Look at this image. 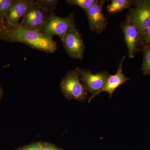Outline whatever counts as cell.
Wrapping results in <instances>:
<instances>
[{"label":"cell","instance_id":"1","mask_svg":"<svg viewBox=\"0 0 150 150\" xmlns=\"http://www.w3.org/2000/svg\"><path fill=\"white\" fill-rule=\"evenodd\" d=\"M0 40L10 42H19L39 51L54 53L57 44L53 38L48 37L39 31L27 29L18 24L8 25L5 30L0 33Z\"/></svg>","mask_w":150,"mask_h":150},{"label":"cell","instance_id":"2","mask_svg":"<svg viewBox=\"0 0 150 150\" xmlns=\"http://www.w3.org/2000/svg\"><path fill=\"white\" fill-rule=\"evenodd\" d=\"M79 67H76L67 73L62 79L60 87L62 93L68 100H75L85 102L88 92L80 80Z\"/></svg>","mask_w":150,"mask_h":150},{"label":"cell","instance_id":"3","mask_svg":"<svg viewBox=\"0 0 150 150\" xmlns=\"http://www.w3.org/2000/svg\"><path fill=\"white\" fill-rule=\"evenodd\" d=\"M75 28L76 26L73 13L66 17H61L53 12L49 15L48 21L40 32L48 37L58 36L61 40L67 32Z\"/></svg>","mask_w":150,"mask_h":150},{"label":"cell","instance_id":"4","mask_svg":"<svg viewBox=\"0 0 150 150\" xmlns=\"http://www.w3.org/2000/svg\"><path fill=\"white\" fill-rule=\"evenodd\" d=\"M126 19L137 26L141 37L150 28V0L136 1L134 7L127 13Z\"/></svg>","mask_w":150,"mask_h":150},{"label":"cell","instance_id":"5","mask_svg":"<svg viewBox=\"0 0 150 150\" xmlns=\"http://www.w3.org/2000/svg\"><path fill=\"white\" fill-rule=\"evenodd\" d=\"M50 14L35 1L30 6L19 24L22 27L40 32L48 21Z\"/></svg>","mask_w":150,"mask_h":150},{"label":"cell","instance_id":"6","mask_svg":"<svg viewBox=\"0 0 150 150\" xmlns=\"http://www.w3.org/2000/svg\"><path fill=\"white\" fill-rule=\"evenodd\" d=\"M109 76L110 74L107 71L99 72L93 74L90 70L81 69V81L88 92L92 95L89 98L88 103L104 87Z\"/></svg>","mask_w":150,"mask_h":150},{"label":"cell","instance_id":"7","mask_svg":"<svg viewBox=\"0 0 150 150\" xmlns=\"http://www.w3.org/2000/svg\"><path fill=\"white\" fill-rule=\"evenodd\" d=\"M61 40L66 52L71 58L83 59L85 46L81 35L76 28L67 32Z\"/></svg>","mask_w":150,"mask_h":150},{"label":"cell","instance_id":"8","mask_svg":"<svg viewBox=\"0 0 150 150\" xmlns=\"http://www.w3.org/2000/svg\"><path fill=\"white\" fill-rule=\"evenodd\" d=\"M105 1L97 0L96 2L85 12L88 19L90 30L100 33L106 29L108 22L103 13L102 10Z\"/></svg>","mask_w":150,"mask_h":150},{"label":"cell","instance_id":"9","mask_svg":"<svg viewBox=\"0 0 150 150\" xmlns=\"http://www.w3.org/2000/svg\"><path fill=\"white\" fill-rule=\"evenodd\" d=\"M121 28L128 49V56L130 59H134L136 53L141 51L138 47L139 38V30L134 23L126 19L121 23Z\"/></svg>","mask_w":150,"mask_h":150},{"label":"cell","instance_id":"10","mask_svg":"<svg viewBox=\"0 0 150 150\" xmlns=\"http://www.w3.org/2000/svg\"><path fill=\"white\" fill-rule=\"evenodd\" d=\"M125 59H126V56H123L121 58L118 66L117 72L115 74L110 75L106 81L104 87L97 94L96 96L102 92H106L109 95V98H111L112 97V94L115 91L116 89L130 80V79L127 77L123 72V63Z\"/></svg>","mask_w":150,"mask_h":150},{"label":"cell","instance_id":"11","mask_svg":"<svg viewBox=\"0 0 150 150\" xmlns=\"http://www.w3.org/2000/svg\"><path fill=\"white\" fill-rule=\"evenodd\" d=\"M34 2L33 0H13L10 11L11 26L18 25L19 20Z\"/></svg>","mask_w":150,"mask_h":150},{"label":"cell","instance_id":"12","mask_svg":"<svg viewBox=\"0 0 150 150\" xmlns=\"http://www.w3.org/2000/svg\"><path fill=\"white\" fill-rule=\"evenodd\" d=\"M136 1L132 0H112L107 6L108 13L112 14L121 12L126 9H131L135 5Z\"/></svg>","mask_w":150,"mask_h":150},{"label":"cell","instance_id":"13","mask_svg":"<svg viewBox=\"0 0 150 150\" xmlns=\"http://www.w3.org/2000/svg\"><path fill=\"white\" fill-rule=\"evenodd\" d=\"M13 0H0V14L4 18L8 25L11 26L10 11Z\"/></svg>","mask_w":150,"mask_h":150},{"label":"cell","instance_id":"14","mask_svg":"<svg viewBox=\"0 0 150 150\" xmlns=\"http://www.w3.org/2000/svg\"><path fill=\"white\" fill-rule=\"evenodd\" d=\"M144 59L142 63V70L144 75H150V48L143 49Z\"/></svg>","mask_w":150,"mask_h":150},{"label":"cell","instance_id":"15","mask_svg":"<svg viewBox=\"0 0 150 150\" xmlns=\"http://www.w3.org/2000/svg\"><path fill=\"white\" fill-rule=\"evenodd\" d=\"M35 2L44 9L49 14L53 13V11L56 8L58 1L56 0H38Z\"/></svg>","mask_w":150,"mask_h":150},{"label":"cell","instance_id":"16","mask_svg":"<svg viewBox=\"0 0 150 150\" xmlns=\"http://www.w3.org/2000/svg\"><path fill=\"white\" fill-rule=\"evenodd\" d=\"M97 0H67L66 2L70 6H76L86 11L96 2Z\"/></svg>","mask_w":150,"mask_h":150},{"label":"cell","instance_id":"17","mask_svg":"<svg viewBox=\"0 0 150 150\" xmlns=\"http://www.w3.org/2000/svg\"><path fill=\"white\" fill-rule=\"evenodd\" d=\"M138 47L141 51L144 48H150V28L139 38Z\"/></svg>","mask_w":150,"mask_h":150},{"label":"cell","instance_id":"18","mask_svg":"<svg viewBox=\"0 0 150 150\" xmlns=\"http://www.w3.org/2000/svg\"><path fill=\"white\" fill-rule=\"evenodd\" d=\"M42 143H37L28 145L18 150H42Z\"/></svg>","mask_w":150,"mask_h":150},{"label":"cell","instance_id":"19","mask_svg":"<svg viewBox=\"0 0 150 150\" xmlns=\"http://www.w3.org/2000/svg\"><path fill=\"white\" fill-rule=\"evenodd\" d=\"M6 22L1 14H0V33L4 32L7 27Z\"/></svg>","mask_w":150,"mask_h":150},{"label":"cell","instance_id":"20","mask_svg":"<svg viewBox=\"0 0 150 150\" xmlns=\"http://www.w3.org/2000/svg\"><path fill=\"white\" fill-rule=\"evenodd\" d=\"M42 150H62L51 144L45 143L42 144Z\"/></svg>","mask_w":150,"mask_h":150},{"label":"cell","instance_id":"21","mask_svg":"<svg viewBox=\"0 0 150 150\" xmlns=\"http://www.w3.org/2000/svg\"><path fill=\"white\" fill-rule=\"evenodd\" d=\"M3 95H4V91H3L2 88L1 86H0V100L2 98Z\"/></svg>","mask_w":150,"mask_h":150}]
</instances>
